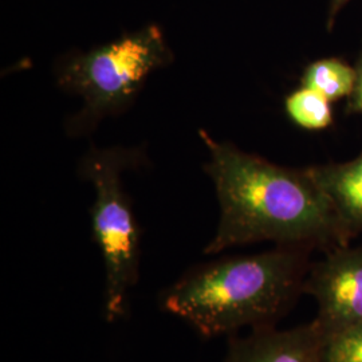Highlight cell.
<instances>
[{"mask_svg":"<svg viewBox=\"0 0 362 362\" xmlns=\"http://www.w3.org/2000/svg\"><path fill=\"white\" fill-rule=\"evenodd\" d=\"M202 137L220 207L206 254L259 242L324 251L349 245L351 238L310 168H286L218 143L204 132Z\"/></svg>","mask_w":362,"mask_h":362,"instance_id":"1","label":"cell"},{"mask_svg":"<svg viewBox=\"0 0 362 362\" xmlns=\"http://www.w3.org/2000/svg\"><path fill=\"white\" fill-rule=\"evenodd\" d=\"M324 362H362V324L324 337Z\"/></svg>","mask_w":362,"mask_h":362,"instance_id":"10","label":"cell"},{"mask_svg":"<svg viewBox=\"0 0 362 362\" xmlns=\"http://www.w3.org/2000/svg\"><path fill=\"white\" fill-rule=\"evenodd\" d=\"M311 251L310 247L276 246L211 262L165 288L160 308L203 338L274 327L303 294Z\"/></svg>","mask_w":362,"mask_h":362,"instance_id":"2","label":"cell"},{"mask_svg":"<svg viewBox=\"0 0 362 362\" xmlns=\"http://www.w3.org/2000/svg\"><path fill=\"white\" fill-rule=\"evenodd\" d=\"M170 61L172 52L157 26L62 61L59 86L83 100L82 110L71 121L73 132L91 129L105 117L124 110L149 74Z\"/></svg>","mask_w":362,"mask_h":362,"instance_id":"3","label":"cell"},{"mask_svg":"<svg viewBox=\"0 0 362 362\" xmlns=\"http://www.w3.org/2000/svg\"><path fill=\"white\" fill-rule=\"evenodd\" d=\"M350 238L362 233V155L338 164L310 167Z\"/></svg>","mask_w":362,"mask_h":362,"instance_id":"7","label":"cell"},{"mask_svg":"<svg viewBox=\"0 0 362 362\" xmlns=\"http://www.w3.org/2000/svg\"><path fill=\"white\" fill-rule=\"evenodd\" d=\"M318 91L300 86L290 93L285 100L288 118L303 129L322 130L333 124V106Z\"/></svg>","mask_w":362,"mask_h":362,"instance_id":"9","label":"cell"},{"mask_svg":"<svg viewBox=\"0 0 362 362\" xmlns=\"http://www.w3.org/2000/svg\"><path fill=\"white\" fill-rule=\"evenodd\" d=\"M303 294L317 303L314 321L324 337L362 324V246L337 247L311 263Z\"/></svg>","mask_w":362,"mask_h":362,"instance_id":"5","label":"cell"},{"mask_svg":"<svg viewBox=\"0 0 362 362\" xmlns=\"http://www.w3.org/2000/svg\"><path fill=\"white\" fill-rule=\"evenodd\" d=\"M349 0H330L329 3V13H327V28L332 30L334 25L337 13L342 10V7L348 3Z\"/></svg>","mask_w":362,"mask_h":362,"instance_id":"12","label":"cell"},{"mask_svg":"<svg viewBox=\"0 0 362 362\" xmlns=\"http://www.w3.org/2000/svg\"><path fill=\"white\" fill-rule=\"evenodd\" d=\"M224 362H324V334L314 320L290 329L250 330L230 337Z\"/></svg>","mask_w":362,"mask_h":362,"instance_id":"6","label":"cell"},{"mask_svg":"<svg viewBox=\"0 0 362 362\" xmlns=\"http://www.w3.org/2000/svg\"><path fill=\"white\" fill-rule=\"evenodd\" d=\"M354 67H356V73H357V79H356L353 93L348 97L346 112L351 115H361L362 116V49Z\"/></svg>","mask_w":362,"mask_h":362,"instance_id":"11","label":"cell"},{"mask_svg":"<svg viewBox=\"0 0 362 362\" xmlns=\"http://www.w3.org/2000/svg\"><path fill=\"white\" fill-rule=\"evenodd\" d=\"M125 158L113 149L93 151L82 167L95 188L91 228L104 259V317L110 324L125 317L140 269V228L119 177Z\"/></svg>","mask_w":362,"mask_h":362,"instance_id":"4","label":"cell"},{"mask_svg":"<svg viewBox=\"0 0 362 362\" xmlns=\"http://www.w3.org/2000/svg\"><path fill=\"white\" fill-rule=\"evenodd\" d=\"M357 79L356 67L342 58H322L311 62L300 78V86L318 91L334 103L348 98L353 93Z\"/></svg>","mask_w":362,"mask_h":362,"instance_id":"8","label":"cell"}]
</instances>
